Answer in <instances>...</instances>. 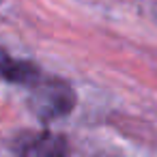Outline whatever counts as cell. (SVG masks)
<instances>
[{"label": "cell", "mask_w": 157, "mask_h": 157, "mask_svg": "<svg viewBox=\"0 0 157 157\" xmlns=\"http://www.w3.org/2000/svg\"><path fill=\"white\" fill-rule=\"evenodd\" d=\"M28 93V105L41 121L60 118L75 108V90L71 88V84L48 73H43V78Z\"/></svg>", "instance_id": "cell-1"}, {"label": "cell", "mask_w": 157, "mask_h": 157, "mask_svg": "<svg viewBox=\"0 0 157 157\" xmlns=\"http://www.w3.org/2000/svg\"><path fill=\"white\" fill-rule=\"evenodd\" d=\"M17 157H67V138L54 131L26 133L15 144Z\"/></svg>", "instance_id": "cell-2"}, {"label": "cell", "mask_w": 157, "mask_h": 157, "mask_svg": "<svg viewBox=\"0 0 157 157\" xmlns=\"http://www.w3.org/2000/svg\"><path fill=\"white\" fill-rule=\"evenodd\" d=\"M45 71H41L39 65L30 63V60H20L9 56L5 50H0V78H5L11 84H20L24 88H33Z\"/></svg>", "instance_id": "cell-3"}]
</instances>
